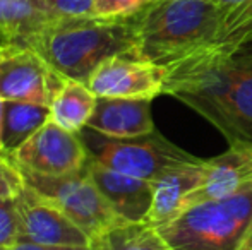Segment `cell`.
Segmentation results:
<instances>
[{
  "label": "cell",
  "instance_id": "obj_11",
  "mask_svg": "<svg viewBox=\"0 0 252 250\" xmlns=\"http://www.w3.org/2000/svg\"><path fill=\"white\" fill-rule=\"evenodd\" d=\"M204 167L202 184L187 197L184 209L197 202L225 199L252 187V144H230L223 154L204 160Z\"/></svg>",
  "mask_w": 252,
  "mask_h": 250
},
{
  "label": "cell",
  "instance_id": "obj_12",
  "mask_svg": "<svg viewBox=\"0 0 252 250\" xmlns=\"http://www.w3.org/2000/svg\"><path fill=\"white\" fill-rule=\"evenodd\" d=\"M88 171L93 177L112 209L127 223H146L153 206V184L143 178L88 161Z\"/></svg>",
  "mask_w": 252,
  "mask_h": 250
},
{
  "label": "cell",
  "instance_id": "obj_21",
  "mask_svg": "<svg viewBox=\"0 0 252 250\" xmlns=\"http://www.w3.org/2000/svg\"><path fill=\"white\" fill-rule=\"evenodd\" d=\"M38 5L55 19L63 17H86L93 16L94 0H36Z\"/></svg>",
  "mask_w": 252,
  "mask_h": 250
},
{
  "label": "cell",
  "instance_id": "obj_5",
  "mask_svg": "<svg viewBox=\"0 0 252 250\" xmlns=\"http://www.w3.org/2000/svg\"><path fill=\"white\" fill-rule=\"evenodd\" d=\"M90 160L110 170L153 182L173 165L197 160L158 130L137 137H110L84 127L79 132Z\"/></svg>",
  "mask_w": 252,
  "mask_h": 250
},
{
  "label": "cell",
  "instance_id": "obj_7",
  "mask_svg": "<svg viewBox=\"0 0 252 250\" xmlns=\"http://www.w3.org/2000/svg\"><path fill=\"white\" fill-rule=\"evenodd\" d=\"M65 81L31 48L7 47L0 50V96L3 101L50 107Z\"/></svg>",
  "mask_w": 252,
  "mask_h": 250
},
{
  "label": "cell",
  "instance_id": "obj_15",
  "mask_svg": "<svg viewBox=\"0 0 252 250\" xmlns=\"http://www.w3.org/2000/svg\"><path fill=\"white\" fill-rule=\"evenodd\" d=\"M52 21L36 0H0V50L31 48Z\"/></svg>",
  "mask_w": 252,
  "mask_h": 250
},
{
  "label": "cell",
  "instance_id": "obj_22",
  "mask_svg": "<svg viewBox=\"0 0 252 250\" xmlns=\"http://www.w3.org/2000/svg\"><path fill=\"white\" fill-rule=\"evenodd\" d=\"M153 0H94L93 16L129 17L146 9Z\"/></svg>",
  "mask_w": 252,
  "mask_h": 250
},
{
  "label": "cell",
  "instance_id": "obj_18",
  "mask_svg": "<svg viewBox=\"0 0 252 250\" xmlns=\"http://www.w3.org/2000/svg\"><path fill=\"white\" fill-rule=\"evenodd\" d=\"M91 250H172L150 223H122L90 240Z\"/></svg>",
  "mask_w": 252,
  "mask_h": 250
},
{
  "label": "cell",
  "instance_id": "obj_20",
  "mask_svg": "<svg viewBox=\"0 0 252 250\" xmlns=\"http://www.w3.org/2000/svg\"><path fill=\"white\" fill-rule=\"evenodd\" d=\"M26 182L17 161L10 153L0 147V199H14L24 189Z\"/></svg>",
  "mask_w": 252,
  "mask_h": 250
},
{
  "label": "cell",
  "instance_id": "obj_3",
  "mask_svg": "<svg viewBox=\"0 0 252 250\" xmlns=\"http://www.w3.org/2000/svg\"><path fill=\"white\" fill-rule=\"evenodd\" d=\"M221 7L209 0H159L141 12L137 57L159 65L202 47L218 26Z\"/></svg>",
  "mask_w": 252,
  "mask_h": 250
},
{
  "label": "cell",
  "instance_id": "obj_23",
  "mask_svg": "<svg viewBox=\"0 0 252 250\" xmlns=\"http://www.w3.org/2000/svg\"><path fill=\"white\" fill-rule=\"evenodd\" d=\"M12 250H91L90 245H40L23 240Z\"/></svg>",
  "mask_w": 252,
  "mask_h": 250
},
{
  "label": "cell",
  "instance_id": "obj_6",
  "mask_svg": "<svg viewBox=\"0 0 252 250\" xmlns=\"http://www.w3.org/2000/svg\"><path fill=\"white\" fill-rule=\"evenodd\" d=\"M19 168L24 182L53 200L90 237V240L117 224L127 223L103 197L88 168L77 173L60 175V177L40 175L28 168Z\"/></svg>",
  "mask_w": 252,
  "mask_h": 250
},
{
  "label": "cell",
  "instance_id": "obj_8",
  "mask_svg": "<svg viewBox=\"0 0 252 250\" xmlns=\"http://www.w3.org/2000/svg\"><path fill=\"white\" fill-rule=\"evenodd\" d=\"M12 156L19 167L50 177L77 173L90 161L79 132L63 129L52 118L14 151Z\"/></svg>",
  "mask_w": 252,
  "mask_h": 250
},
{
  "label": "cell",
  "instance_id": "obj_26",
  "mask_svg": "<svg viewBox=\"0 0 252 250\" xmlns=\"http://www.w3.org/2000/svg\"><path fill=\"white\" fill-rule=\"evenodd\" d=\"M2 113H3V98L0 96V144H2Z\"/></svg>",
  "mask_w": 252,
  "mask_h": 250
},
{
  "label": "cell",
  "instance_id": "obj_19",
  "mask_svg": "<svg viewBox=\"0 0 252 250\" xmlns=\"http://www.w3.org/2000/svg\"><path fill=\"white\" fill-rule=\"evenodd\" d=\"M19 242H23V224L16 197L0 199V249L12 250Z\"/></svg>",
  "mask_w": 252,
  "mask_h": 250
},
{
  "label": "cell",
  "instance_id": "obj_9",
  "mask_svg": "<svg viewBox=\"0 0 252 250\" xmlns=\"http://www.w3.org/2000/svg\"><path fill=\"white\" fill-rule=\"evenodd\" d=\"M165 67L134 54L106 58L88 79V87L98 98L155 100L163 94Z\"/></svg>",
  "mask_w": 252,
  "mask_h": 250
},
{
  "label": "cell",
  "instance_id": "obj_17",
  "mask_svg": "<svg viewBox=\"0 0 252 250\" xmlns=\"http://www.w3.org/2000/svg\"><path fill=\"white\" fill-rule=\"evenodd\" d=\"M96 100L86 83L67 79L50 105L52 120L67 130L81 132L93 115Z\"/></svg>",
  "mask_w": 252,
  "mask_h": 250
},
{
  "label": "cell",
  "instance_id": "obj_24",
  "mask_svg": "<svg viewBox=\"0 0 252 250\" xmlns=\"http://www.w3.org/2000/svg\"><path fill=\"white\" fill-rule=\"evenodd\" d=\"M237 250H252V220H251L249 226H247V230H246V235H244L242 242H240V245Z\"/></svg>",
  "mask_w": 252,
  "mask_h": 250
},
{
  "label": "cell",
  "instance_id": "obj_2",
  "mask_svg": "<svg viewBox=\"0 0 252 250\" xmlns=\"http://www.w3.org/2000/svg\"><path fill=\"white\" fill-rule=\"evenodd\" d=\"M141 12L129 17L55 19L38 34L31 50L40 54L62 77L88 83L106 58L122 54L137 55Z\"/></svg>",
  "mask_w": 252,
  "mask_h": 250
},
{
  "label": "cell",
  "instance_id": "obj_14",
  "mask_svg": "<svg viewBox=\"0 0 252 250\" xmlns=\"http://www.w3.org/2000/svg\"><path fill=\"white\" fill-rule=\"evenodd\" d=\"M110 137H137L155 132L151 100L98 98L88 125Z\"/></svg>",
  "mask_w": 252,
  "mask_h": 250
},
{
  "label": "cell",
  "instance_id": "obj_16",
  "mask_svg": "<svg viewBox=\"0 0 252 250\" xmlns=\"http://www.w3.org/2000/svg\"><path fill=\"white\" fill-rule=\"evenodd\" d=\"M50 118L52 110L47 105L28 103V101H3L0 146L12 154Z\"/></svg>",
  "mask_w": 252,
  "mask_h": 250
},
{
  "label": "cell",
  "instance_id": "obj_25",
  "mask_svg": "<svg viewBox=\"0 0 252 250\" xmlns=\"http://www.w3.org/2000/svg\"><path fill=\"white\" fill-rule=\"evenodd\" d=\"M211 3H215V5L218 7H233V5H239V3L246 2V0H209Z\"/></svg>",
  "mask_w": 252,
  "mask_h": 250
},
{
  "label": "cell",
  "instance_id": "obj_13",
  "mask_svg": "<svg viewBox=\"0 0 252 250\" xmlns=\"http://www.w3.org/2000/svg\"><path fill=\"white\" fill-rule=\"evenodd\" d=\"M204 160L186 161L166 168L153 184V206L148 221L151 226L159 228L172 221L184 209L187 197L202 184Z\"/></svg>",
  "mask_w": 252,
  "mask_h": 250
},
{
  "label": "cell",
  "instance_id": "obj_10",
  "mask_svg": "<svg viewBox=\"0 0 252 250\" xmlns=\"http://www.w3.org/2000/svg\"><path fill=\"white\" fill-rule=\"evenodd\" d=\"M23 240L40 245H90V237L53 200L30 185L16 197Z\"/></svg>",
  "mask_w": 252,
  "mask_h": 250
},
{
  "label": "cell",
  "instance_id": "obj_4",
  "mask_svg": "<svg viewBox=\"0 0 252 250\" xmlns=\"http://www.w3.org/2000/svg\"><path fill=\"white\" fill-rule=\"evenodd\" d=\"M252 220V187L197 202L156 228L172 250H237Z\"/></svg>",
  "mask_w": 252,
  "mask_h": 250
},
{
  "label": "cell",
  "instance_id": "obj_27",
  "mask_svg": "<svg viewBox=\"0 0 252 250\" xmlns=\"http://www.w3.org/2000/svg\"><path fill=\"white\" fill-rule=\"evenodd\" d=\"M0 250H7V249H0Z\"/></svg>",
  "mask_w": 252,
  "mask_h": 250
},
{
  "label": "cell",
  "instance_id": "obj_1",
  "mask_svg": "<svg viewBox=\"0 0 252 250\" xmlns=\"http://www.w3.org/2000/svg\"><path fill=\"white\" fill-rule=\"evenodd\" d=\"M165 93L211 122L228 144H252V43L232 55L192 50L168 67Z\"/></svg>",
  "mask_w": 252,
  "mask_h": 250
}]
</instances>
